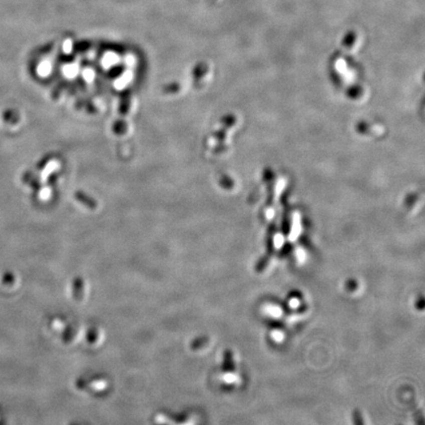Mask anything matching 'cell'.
<instances>
[{"label": "cell", "mask_w": 425, "mask_h": 425, "mask_svg": "<svg viewBox=\"0 0 425 425\" xmlns=\"http://www.w3.org/2000/svg\"><path fill=\"white\" fill-rule=\"evenodd\" d=\"M82 296H83V280L78 277L73 282V297L76 300H81Z\"/></svg>", "instance_id": "1"}, {"label": "cell", "mask_w": 425, "mask_h": 425, "mask_svg": "<svg viewBox=\"0 0 425 425\" xmlns=\"http://www.w3.org/2000/svg\"><path fill=\"white\" fill-rule=\"evenodd\" d=\"M272 338H273V340H275V341L280 342V341L283 340L284 335H283V333H282L281 331H279V330H275V331H273V333H272Z\"/></svg>", "instance_id": "4"}, {"label": "cell", "mask_w": 425, "mask_h": 425, "mask_svg": "<svg viewBox=\"0 0 425 425\" xmlns=\"http://www.w3.org/2000/svg\"><path fill=\"white\" fill-rule=\"evenodd\" d=\"M299 304H300V301L297 298H292L289 301V306L291 308H297L299 306Z\"/></svg>", "instance_id": "9"}, {"label": "cell", "mask_w": 425, "mask_h": 425, "mask_svg": "<svg viewBox=\"0 0 425 425\" xmlns=\"http://www.w3.org/2000/svg\"><path fill=\"white\" fill-rule=\"evenodd\" d=\"M97 338H98L97 330H96V329H91V330H89V332L87 333V340H88V341H89L90 343H93V342H95V341L97 340Z\"/></svg>", "instance_id": "3"}, {"label": "cell", "mask_w": 425, "mask_h": 425, "mask_svg": "<svg viewBox=\"0 0 425 425\" xmlns=\"http://www.w3.org/2000/svg\"><path fill=\"white\" fill-rule=\"evenodd\" d=\"M203 342H205V340L204 339H197V340H194L192 343H191V348L192 349H197L199 347H201V345H202V343Z\"/></svg>", "instance_id": "8"}, {"label": "cell", "mask_w": 425, "mask_h": 425, "mask_svg": "<svg viewBox=\"0 0 425 425\" xmlns=\"http://www.w3.org/2000/svg\"><path fill=\"white\" fill-rule=\"evenodd\" d=\"M295 255H296V258H297V260L299 261V262H303L304 261V259H305V253H304V251L301 249V248H299V249H297L296 250V252H295Z\"/></svg>", "instance_id": "7"}, {"label": "cell", "mask_w": 425, "mask_h": 425, "mask_svg": "<svg viewBox=\"0 0 425 425\" xmlns=\"http://www.w3.org/2000/svg\"><path fill=\"white\" fill-rule=\"evenodd\" d=\"M265 310H266L267 314H269V316H271L273 318H279L282 315V309L277 305L270 304L265 308Z\"/></svg>", "instance_id": "2"}, {"label": "cell", "mask_w": 425, "mask_h": 425, "mask_svg": "<svg viewBox=\"0 0 425 425\" xmlns=\"http://www.w3.org/2000/svg\"><path fill=\"white\" fill-rule=\"evenodd\" d=\"M226 380H227V382H229V383H232V382H234L236 380V378L232 374H227V376H226Z\"/></svg>", "instance_id": "10"}, {"label": "cell", "mask_w": 425, "mask_h": 425, "mask_svg": "<svg viewBox=\"0 0 425 425\" xmlns=\"http://www.w3.org/2000/svg\"><path fill=\"white\" fill-rule=\"evenodd\" d=\"M72 329L71 328H67L66 329V331H65V333L63 334V340L65 341V342H68L70 339L72 338Z\"/></svg>", "instance_id": "6"}, {"label": "cell", "mask_w": 425, "mask_h": 425, "mask_svg": "<svg viewBox=\"0 0 425 425\" xmlns=\"http://www.w3.org/2000/svg\"><path fill=\"white\" fill-rule=\"evenodd\" d=\"M283 241H284V239H283V237L282 235H281V234L277 235V236L275 237V246H276L277 248H281V247L283 246Z\"/></svg>", "instance_id": "5"}]
</instances>
